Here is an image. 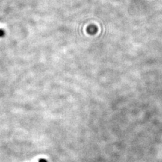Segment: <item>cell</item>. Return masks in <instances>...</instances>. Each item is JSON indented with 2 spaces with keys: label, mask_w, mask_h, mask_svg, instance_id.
Segmentation results:
<instances>
[{
  "label": "cell",
  "mask_w": 162,
  "mask_h": 162,
  "mask_svg": "<svg viewBox=\"0 0 162 162\" xmlns=\"http://www.w3.org/2000/svg\"><path fill=\"white\" fill-rule=\"evenodd\" d=\"M97 31V28L95 26H89L88 28V32L89 34H95Z\"/></svg>",
  "instance_id": "obj_1"
},
{
  "label": "cell",
  "mask_w": 162,
  "mask_h": 162,
  "mask_svg": "<svg viewBox=\"0 0 162 162\" xmlns=\"http://www.w3.org/2000/svg\"><path fill=\"white\" fill-rule=\"evenodd\" d=\"M39 162H47V161L46 160V159H40Z\"/></svg>",
  "instance_id": "obj_3"
},
{
  "label": "cell",
  "mask_w": 162,
  "mask_h": 162,
  "mask_svg": "<svg viewBox=\"0 0 162 162\" xmlns=\"http://www.w3.org/2000/svg\"><path fill=\"white\" fill-rule=\"evenodd\" d=\"M5 34H6L5 31L3 30V29L0 28V37H4L5 36Z\"/></svg>",
  "instance_id": "obj_2"
}]
</instances>
